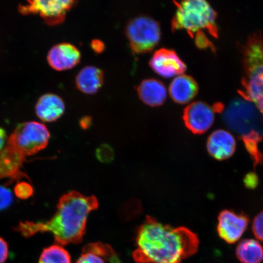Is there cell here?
Listing matches in <instances>:
<instances>
[{
  "label": "cell",
  "instance_id": "cb8c5ba5",
  "mask_svg": "<svg viewBox=\"0 0 263 263\" xmlns=\"http://www.w3.org/2000/svg\"><path fill=\"white\" fill-rule=\"evenodd\" d=\"M252 229L258 241L263 242V211L255 216L252 223Z\"/></svg>",
  "mask_w": 263,
  "mask_h": 263
},
{
  "label": "cell",
  "instance_id": "f1b7e54d",
  "mask_svg": "<svg viewBox=\"0 0 263 263\" xmlns=\"http://www.w3.org/2000/svg\"><path fill=\"white\" fill-rule=\"evenodd\" d=\"M246 185L248 188H254L257 185L258 178L254 174H250L248 176L246 177L245 181Z\"/></svg>",
  "mask_w": 263,
  "mask_h": 263
},
{
  "label": "cell",
  "instance_id": "3957f363",
  "mask_svg": "<svg viewBox=\"0 0 263 263\" xmlns=\"http://www.w3.org/2000/svg\"><path fill=\"white\" fill-rule=\"evenodd\" d=\"M223 111V121L238 134L245 146L258 145L263 140V118L251 101L241 95Z\"/></svg>",
  "mask_w": 263,
  "mask_h": 263
},
{
  "label": "cell",
  "instance_id": "7a4b0ae2",
  "mask_svg": "<svg viewBox=\"0 0 263 263\" xmlns=\"http://www.w3.org/2000/svg\"><path fill=\"white\" fill-rule=\"evenodd\" d=\"M98 206L96 197L71 191L60 197L57 211L48 221H21L14 230L25 238L49 232L57 245L80 244L86 232L88 217Z\"/></svg>",
  "mask_w": 263,
  "mask_h": 263
},
{
  "label": "cell",
  "instance_id": "d6986e66",
  "mask_svg": "<svg viewBox=\"0 0 263 263\" xmlns=\"http://www.w3.org/2000/svg\"><path fill=\"white\" fill-rule=\"evenodd\" d=\"M104 74L103 70L93 66H88L79 72L75 79L78 89L82 93L93 95L103 86Z\"/></svg>",
  "mask_w": 263,
  "mask_h": 263
},
{
  "label": "cell",
  "instance_id": "52a82bcc",
  "mask_svg": "<svg viewBox=\"0 0 263 263\" xmlns=\"http://www.w3.org/2000/svg\"><path fill=\"white\" fill-rule=\"evenodd\" d=\"M78 0H26L20 5L21 14L39 15L49 26L62 24L67 12L77 5Z\"/></svg>",
  "mask_w": 263,
  "mask_h": 263
},
{
  "label": "cell",
  "instance_id": "30bf717a",
  "mask_svg": "<svg viewBox=\"0 0 263 263\" xmlns=\"http://www.w3.org/2000/svg\"><path fill=\"white\" fill-rule=\"evenodd\" d=\"M152 70L164 78H172L183 74L186 65L172 49L161 48L154 52L149 62Z\"/></svg>",
  "mask_w": 263,
  "mask_h": 263
},
{
  "label": "cell",
  "instance_id": "ffe728a7",
  "mask_svg": "<svg viewBox=\"0 0 263 263\" xmlns=\"http://www.w3.org/2000/svg\"><path fill=\"white\" fill-rule=\"evenodd\" d=\"M242 85L244 90L239 95L251 101L263 118V72L245 78Z\"/></svg>",
  "mask_w": 263,
  "mask_h": 263
},
{
  "label": "cell",
  "instance_id": "d4e9b609",
  "mask_svg": "<svg viewBox=\"0 0 263 263\" xmlns=\"http://www.w3.org/2000/svg\"><path fill=\"white\" fill-rule=\"evenodd\" d=\"M13 197L11 190L5 186H0V211L11 205Z\"/></svg>",
  "mask_w": 263,
  "mask_h": 263
},
{
  "label": "cell",
  "instance_id": "44dd1931",
  "mask_svg": "<svg viewBox=\"0 0 263 263\" xmlns=\"http://www.w3.org/2000/svg\"><path fill=\"white\" fill-rule=\"evenodd\" d=\"M236 256L241 263H261L263 247L254 239H245L239 242L236 248Z\"/></svg>",
  "mask_w": 263,
  "mask_h": 263
},
{
  "label": "cell",
  "instance_id": "9a60e30c",
  "mask_svg": "<svg viewBox=\"0 0 263 263\" xmlns=\"http://www.w3.org/2000/svg\"><path fill=\"white\" fill-rule=\"evenodd\" d=\"M65 110L64 100L53 93L42 95L39 98L35 107L36 115L44 122H54L64 115Z\"/></svg>",
  "mask_w": 263,
  "mask_h": 263
},
{
  "label": "cell",
  "instance_id": "6da1fadb",
  "mask_svg": "<svg viewBox=\"0 0 263 263\" xmlns=\"http://www.w3.org/2000/svg\"><path fill=\"white\" fill-rule=\"evenodd\" d=\"M199 244L189 229L173 228L147 216L137 230L133 257L136 263H182L196 254Z\"/></svg>",
  "mask_w": 263,
  "mask_h": 263
},
{
  "label": "cell",
  "instance_id": "2e32d148",
  "mask_svg": "<svg viewBox=\"0 0 263 263\" xmlns=\"http://www.w3.org/2000/svg\"><path fill=\"white\" fill-rule=\"evenodd\" d=\"M198 89V85L192 77L182 74L174 79L170 85L168 91L175 103L185 104L195 98Z\"/></svg>",
  "mask_w": 263,
  "mask_h": 263
},
{
  "label": "cell",
  "instance_id": "f546056e",
  "mask_svg": "<svg viewBox=\"0 0 263 263\" xmlns=\"http://www.w3.org/2000/svg\"><path fill=\"white\" fill-rule=\"evenodd\" d=\"M91 48L97 53H101L104 49V45L103 42L99 40H94L92 41Z\"/></svg>",
  "mask_w": 263,
  "mask_h": 263
},
{
  "label": "cell",
  "instance_id": "4dcf8cb0",
  "mask_svg": "<svg viewBox=\"0 0 263 263\" xmlns=\"http://www.w3.org/2000/svg\"><path fill=\"white\" fill-rule=\"evenodd\" d=\"M6 139H7L6 132L3 127H0V151L5 146Z\"/></svg>",
  "mask_w": 263,
  "mask_h": 263
},
{
  "label": "cell",
  "instance_id": "7c38bea8",
  "mask_svg": "<svg viewBox=\"0 0 263 263\" xmlns=\"http://www.w3.org/2000/svg\"><path fill=\"white\" fill-rule=\"evenodd\" d=\"M242 64L246 77L263 72V33L253 34L242 47Z\"/></svg>",
  "mask_w": 263,
  "mask_h": 263
},
{
  "label": "cell",
  "instance_id": "ac0fdd59",
  "mask_svg": "<svg viewBox=\"0 0 263 263\" xmlns=\"http://www.w3.org/2000/svg\"><path fill=\"white\" fill-rule=\"evenodd\" d=\"M120 263L116 252L108 245L90 243L84 247L80 257L76 263Z\"/></svg>",
  "mask_w": 263,
  "mask_h": 263
},
{
  "label": "cell",
  "instance_id": "4fadbf2b",
  "mask_svg": "<svg viewBox=\"0 0 263 263\" xmlns=\"http://www.w3.org/2000/svg\"><path fill=\"white\" fill-rule=\"evenodd\" d=\"M47 59L52 69L62 71L70 70L80 63L81 54L74 45L64 42L55 45L49 49Z\"/></svg>",
  "mask_w": 263,
  "mask_h": 263
},
{
  "label": "cell",
  "instance_id": "83f0119b",
  "mask_svg": "<svg viewBox=\"0 0 263 263\" xmlns=\"http://www.w3.org/2000/svg\"><path fill=\"white\" fill-rule=\"evenodd\" d=\"M9 247L7 242L0 237V263H5L8 258Z\"/></svg>",
  "mask_w": 263,
  "mask_h": 263
},
{
  "label": "cell",
  "instance_id": "8992f818",
  "mask_svg": "<svg viewBox=\"0 0 263 263\" xmlns=\"http://www.w3.org/2000/svg\"><path fill=\"white\" fill-rule=\"evenodd\" d=\"M50 133L44 124L28 121L18 124L8 140L26 157L44 150L48 146Z\"/></svg>",
  "mask_w": 263,
  "mask_h": 263
},
{
  "label": "cell",
  "instance_id": "5b68a950",
  "mask_svg": "<svg viewBox=\"0 0 263 263\" xmlns=\"http://www.w3.org/2000/svg\"><path fill=\"white\" fill-rule=\"evenodd\" d=\"M126 37L134 54H143L153 51L159 44L161 28L159 23L147 16H139L128 22Z\"/></svg>",
  "mask_w": 263,
  "mask_h": 263
},
{
  "label": "cell",
  "instance_id": "5bb4252c",
  "mask_svg": "<svg viewBox=\"0 0 263 263\" xmlns=\"http://www.w3.org/2000/svg\"><path fill=\"white\" fill-rule=\"evenodd\" d=\"M206 149L210 155L217 160L228 159L235 153V138L228 131L216 130L210 135L207 140Z\"/></svg>",
  "mask_w": 263,
  "mask_h": 263
},
{
  "label": "cell",
  "instance_id": "4316f807",
  "mask_svg": "<svg viewBox=\"0 0 263 263\" xmlns=\"http://www.w3.org/2000/svg\"><path fill=\"white\" fill-rule=\"evenodd\" d=\"M193 39H195V44L197 47L200 49H206L210 48L212 46V43L207 37L205 32L197 33Z\"/></svg>",
  "mask_w": 263,
  "mask_h": 263
},
{
  "label": "cell",
  "instance_id": "8fae6325",
  "mask_svg": "<svg viewBox=\"0 0 263 263\" xmlns=\"http://www.w3.org/2000/svg\"><path fill=\"white\" fill-rule=\"evenodd\" d=\"M26 161V157L11 143L0 151V179H10L12 180L26 178L30 180L22 168Z\"/></svg>",
  "mask_w": 263,
  "mask_h": 263
},
{
  "label": "cell",
  "instance_id": "277c9868",
  "mask_svg": "<svg viewBox=\"0 0 263 263\" xmlns=\"http://www.w3.org/2000/svg\"><path fill=\"white\" fill-rule=\"evenodd\" d=\"M177 10L172 22L174 32L185 30L194 38L199 32L218 37L216 13L207 0H173Z\"/></svg>",
  "mask_w": 263,
  "mask_h": 263
},
{
  "label": "cell",
  "instance_id": "7402d4cb",
  "mask_svg": "<svg viewBox=\"0 0 263 263\" xmlns=\"http://www.w3.org/2000/svg\"><path fill=\"white\" fill-rule=\"evenodd\" d=\"M39 263H71V258L64 246L54 245L43 250Z\"/></svg>",
  "mask_w": 263,
  "mask_h": 263
},
{
  "label": "cell",
  "instance_id": "1f68e13d",
  "mask_svg": "<svg viewBox=\"0 0 263 263\" xmlns=\"http://www.w3.org/2000/svg\"><path fill=\"white\" fill-rule=\"evenodd\" d=\"M90 123V120L88 118H84L81 121V126L84 128L89 126Z\"/></svg>",
  "mask_w": 263,
  "mask_h": 263
},
{
  "label": "cell",
  "instance_id": "484cf974",
  "mask_svg": "<svg viewBox=\"0 0 263 263\" xmlns=\"http://www.w3.org/2000/svg\"><path fill=\"white\" fill-rule=\"evenodd\" d=\"M98 159L103 162H110L114 157L112 149L108 146H102L99 147L97 152Z\"/></svg>",
  "mask_w": 263,
  "mask_h": 263
},
{
  "label": "cell",
  "instance_id": "e0dca14e",
  "mask_svg": "<svg viewBox=\"0 0 263 263\" xmlns=\"http://www.w3.org/2000/svg\"><path fill=\"white\" fill-rule=\"evenodd\" d=\"M137 90L141 101L150 107L160 106L166 100L167 91L165 85L156 79L143 80Z\"/></svg>",
  "mask_w": 263,
  "mask_h": 263
},
{
  "label": "cell",
  "instance_id": "603a6c76",
  "mask_svg": "<svg viewBox=\"0 0 263 263\" xmlns=\"http://www.w3.org/2000/svg\"><path fill=\"white\" fill-rule=\"evenodd\" d=\"M14 193L16 197L22 200L28 199L34 194V189L31 184L21 181L16 184Z\"/></svg>",
  "mask_w": 263,
  "mask_h": 263
},
{
  "label": "cell",
  "instance_id": "9c48e42d",
  "mask_svg": "<svg viewBox=\"0 0 263 263\" xmlns=\"http://www.w3.org/2000/svg\"><path fill=\"white\" fill-rule=\"evenodd\" d=\"M248 224L249 218L245 214L224 210L218 216L217 232L228 244H235L241 238Z\"/></svg>",
  "mask_w": 263,
  "mask_h": 263
},
{
  "label": "cell",
  "instance_id": "ba28073f",
  "mask_svg": "<svg viewBox=\"0 0 263 263\" xmlns=\"http://www.w3.org/2000/svg\"><path fill=\"white\" fill-rule=\"evenodd\" d=\"M223 109V106L220 103L211 106L203 102H194L184 110V123L193 134H204L215 122L216 113L222 112Z\"/></svg>",
  "mask_w": 263,
  "mask_h": 263
}]
</instances>
